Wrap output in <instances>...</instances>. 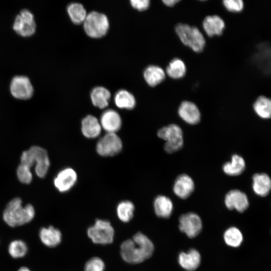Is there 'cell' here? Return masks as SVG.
Here are the masks:
<instances>
[{
  "label": "cell",
  "mask_w": 271,
  "mask_h": 271,
  "mask_svg": "<svg viewBox=\"0 0 271 271\" xmlns=\"http://www.w3.org/2000/svg\"><path fill=\"white\" fill-rule=\"evenodd\" d=\"M154 207L156 215L162 218L170 217L173 209L171 200L164 195H159L155 198Z\"/></svg>",
  "instance_id": "23"
},
{
  "label": "cell",
  "mask_w": 271,
  "mask_h": 271,
  "mask_svg": "<svg viewBox=\"0 0 271 271\" xmlns=\"http://www.w3.org/2000/svg\"><path fill=\"white\" fill-rule=\"evenodd\" d=\"M252 187L254 192L258 196L265 197L270 192L271 180L266 173H256L252 176Z\"/></svg>",
  "instance_id": "19"
},
{
  "label": "cell",
  "mask_w": 271,
  "mask_h": 271,
  "mask_svg": "<svg viewBox=\"0 0 271 271\" xmlns=\"http://www.w3.org/2000/svg\"><path fill=\"white\" fill-rule=\"evenodd\" d=\"M77 174L73 168L67 167L60 171L53 180L55 187L61 193L69 191L77 181Z\"/></svg>",
  "instance_id": "12"
},
{
  "label": "cell",
  "mask_w": 271,
  "mask_h": 271,
  "mask_svg": "<svg viewBox=\"0 0 271 271\" xmlns=\"http://www.w3.org/2000/svg\"><path fill=\"white\" fill-rule=\"evenodd\" d=\"M110 96L109 91L102 86L94 88L90 95L93 105L100 109H103L108 106Z\"/></svg>",
  "instance_id": "24"
},
{
  "label": "cell",
  "mask_w": 271,
  "mask_h": 271,
  "mask_svg": "<svg viewBox=\"0 0 271 271\" xmlns=\"http://www.w3.org/2000/svg\"><path fill=\"white\" fill-rule=\"evenodd\" d=\"M99 120L102 129L106 133H116L122 126L120 115L116 111L112 109L105 110Z\"/></svg>",
  "instance_id": "14"
},
{
  "label": "cell",
  "mask_w": 271,
  "mask_h": 271,
  "mask_svg": "<svg viewBox=\"0 0 271 271\" xmlns=\"http://www.w3.org/2000/svg\"><path fill=\"white\" fill-rule=\"evenodd\" d=\"M223 237L226 244L233 247H238L243 241V235L241 232L235 227L228 228L225 231Z\"/></svg>",
  "instance_id": "30"
},
{
  "label": "cell",
  "mask_w": 271,
  "mask_h": 271,
  "mask_svg": "<svg viewBox=\"0 0 271 271\" xmlns=\"http://www.w3.org/2000/svg\"><path fill=\"white\" fill-rule=\"evenodd\" d=\"M226 207L230 209H235L242 212L247 209L249 201L247 195L238 189H233L227 193L224 198Z\"/></svg>",
  "instance_id": "13"
},
{
  "label": "cell",
  "mask_w": 271,
  "mask_h": 271,
  "mask_svg": "<svg viewBox=\"0 0 271 271\" xmlns=\"http://www.w3.org/2000/svg\"><path fill=\"white\" fill-rule=\"evenodd\" d=\"M83 24L86 34L93 38L104 36L109 29V21L106 16L97 12L87 14Z\"/></svg>",
  "instance_id": "6"
},
{
  "label": "cell",
  "mask_w": 271,
  "mask_h": 271,
  "mask_svg": "<svg viewBox=\"0 0 271 271\" xmlns=\"http://www.w3.org/2000/svg\"><path fill=\"white\" fill-rule=\"evenodd\" d=\"M21 163L30 168L35 166L36 175L44 178L49 170L50 161L47 151L44 148L34 146L24 151L20 158Z\"/></svg>",
  "instance_id": "3"
},
{
  "label": "cell",
  "mask_w": 271,
  "mask_h": 271,
  "mask_svg": "<svg viewBox=\"0 0 271 271\" xmlns=\"http://www.w3.org/2000/svg\"><path fill=\"white\" fill-rule=\"evenodd\" d=\"M166 76L165 72L160 67L150 65L145 70L144 78L147 83L151 86H156L161 83Z\"/></svg>",
  "instance_id": "25"
},
{
  "label": "cell",
  "mask_w": 271,
  "mask_h": 271,
  "mask_svg": "<svg viewBox=\"0 0 271 271\" xmlns=\"http://www.w3.org/2000/svg\"><path fill=\"white\" fill-rule=\"evenodd\" d=\"M31 168L20 164L17 169V176L20 182L24 184H29L33 180Z\"/></svg>",
  "instance_id": "33"
},
{
  "label": "cell",
  "mask_w": 271,
  "mask_h": 271,
  "mask_svg": "<svg viewBox=\"0 0 271 271\" xmlns=\"http://www.w3.org/2000/svg\"><path fill=\"white\" fill-rule=\"evenodd\" d=\"M245 168V162L240 156L234 154L231 157L230 162L223 164L222 169L227 175L236 176L241 174Z\"/></svg>",
  "instance_id": "22"
},
{
  "label": "cell",
  "mask_w": 271,
  "mask_h": 271,
  "mask_svg": "<svg viewBox=\"0 0 271 271\" xmlns=\"http://www.w3.org/2000/svg\"><path fill=\"white\" fill-rule=\"evenodd\" d=\"M67 11L71 21L77 25L83 23L87 15L83 6L78 3H70L67 7Z\"/></svg>",
  "instance_id": "28"
},
{
  "label": "cell",
  "mask_w": 271,
  "mask_h": 271,
  "mask_svg": "<svg viewBox=\"0 0 271 271\" xmlns=\"http://www.w3.org/2000/svg\"><path fill=\"white\" fill-rule=\"evenodd\" d=\"M123 147L122 140L116 133H106L96 145V151L101 157H108L119 153Z\"/></svg>",
  "instance_id": "7"
},
{
  "label": "cell",
  "mask_w": 271,
  "mask_h": 271,
  "mask_svg": "<svg viewBox=\"0 0 271 271\" xmlns=\"http://www.w3.org/2000/svg\"><path fill=\"white\" fill-rule=\"evenodd\" d=\"M164 4L169 7L174 6L176 4L180 2L179 0H164L162 1Z\"/></svg>",
  "instance_id": "37"
},
{
  "label": "cell",
  "mask_w": 271,
  "mask_h": 271,
  "mask_svg": "<svg viewBox=\"0 0 271 271\" xmlns=\"http://www.w3.org/2000/svg\"><path fill=\"white\" fill-rule=\"evenodd\" d=\"M179 116L190 124L198 123L201 119L200 111L197 106L190 101H182L178 108Z\"/></svg>",
  "instance_id": "16"
},
{
  "label": "cell",
  "mask_w": 271,
  "mask_h": 271,
  "mask_svg": "<svg viewBox=\"0 0 271 271\" xmlns=\"http://www.w3.org/2000/svg\"><path fill=\"white\" fill-rule=\"evenodd\" d=\"M178 262L180 266L188 271H193L197 269L201 262L200 253L196 249H190L187 252H182L180 253Z\"/></svg>",
  "instance_id": "20"
},
{
  "label": "cell",
  "mask_w": 271,
  "mask_h": 271,
  "mask_svg": "<svg viewBox=\"0 0 271 271\" xmlns=\"http://www.w3.org/2000/svg\"><path fill=\"white\" fill-rule=\"evenodd\" d=\"M134 206L129 201L120 202L117 206L116 213L119 219L124 222L131 220L133 215Z\"/></svg>",
  "instance_id": "31"
},
{
  "label": "cell",
  "mask_w": 271,
  "mask_h": 271,
  "mask_svg": "<svg viewBox=\"0 0 271 271\" xmlns=\"http://www.w3.org/2000/svg\"><path fill=\"white\" fill-rule=\"evenodd\" d=\"M35 214V211L33 205L28 204L23 206L22 200L16 197L8 203L3 217L4 221L9 226L14 227L30 222L34 219Z\"/></svg>",
  "instance_id": "2"
},
{
  "label": "cell",
  "mask_w": 271,
  "mask_h": 271,
  "mask_svg": "<svg viewBox=\"0 0 271 271\" xmlns=\"http://www.w3.org/2000/svg\"><path fill=\"white\" fill-rule=\"evenodd\" d=\"M130 3L133 8L139 11H144L149 8L150 2L149 0H131Z\"/></svg>",
  "instance_id": "36"
},
{
  "label": "cell",
  "mask_w": 271,
  "mask_h": 271,
  "mask_svg": "<svg viewBox=\"0 0 271 271\" xmlns=\"http://www.w3.org/2000/svg\"><path fill=\"white\" fill-rule=\"evenodd\" d=\"M175 32L181 42L195 52H201L205 46V39L199 30L195 26L179 23L175 27Z\"/></svg>",
  "instance_id": "4"
},
{
  "label": "cell",
  "mask_w": 271,
  "mask_h": 271,
  "mask_svg": "<svg viewBox=\"0 0 271 271\" xmlns=\"http://www.w3.org/2000/svg\"><path fill=\"white\" fill-rule=\"evenodd\" d=\"M256 114L263 119H268L271 115V101L267 97L261 95L257 97L253 105Z\"/></svg>",
  "instance_id": "27"
},
{
  "label": "cell",
  "mask_w": 271,
  "mask_h": 271,
  "mask_svg": "<svg viewBox=\"0 0 271 271\" xmlns=\"http://www.w3.org/2000/svg\"><path fill=\"white\" fill-rule=\"evenodd\" d=\"M157 135L166 141L164 148L168 153H175L183 147V131L176 124H170L161 128L158 130Z\"/></svg>",
  "instance_id": "5"
},
{
  "label": "cell",
  "mask_w": 271,
  "mask_h": 271,
  "mask_svg": "<svg viewBox=\"0 0 271 271\" xmlns=\"http://www.w3.org/2000/svg\"><path fill=\"white\" fill-rule=\"evenodd\" d=\"M104 268L103 261L98 257L89 259L85 265V271H103Z\"/></svg>",
  "instance_id": "34"
},
{
  "label": "cell",
  "mask_w": 271,
  "mask_h": 271,
  "mask_svg": "<svg viewBox=\"0 0 271 271\" xmlns=\"http://www.w3.org/2000/svg\"><path fill=\"white\" fill-rule=\"evenodd\" d=\"M179 229L190 237L197 236L202 228L200 217L196 213L189 212L182 215L179 218Z\"/></svg>",
  "instance_id": "11"
},
{
  "label": "cell",
  "mask_w": 271,
  "mask_h": 271,
  "mask_svg": "<svg viewBox=\"0 0 271 271\" xmlns=\"http://www.w3.org/2000/svg\"><path fill=\"white\" fill-rule=\"evenodd\" d=\"M203 29L209 37L219 36L222 34L225 28L223 20L218 15H211L206 17L202 24Z\"/></svg>",
  "instance_id": "18"
},
{
  "label": "cell",
  "mask_w": 271,
  "mask_h": 271,
  "mask_svg": "<svg viewBox=\"0 0 271 271\" xmlns=\"http://www.w3.org/2000/svg\"><path fill=\"white\" fill-rule=\"evenodd\" d=\"M102 129L99 119L94 115H87L81 122V131L84 137L93 139L99 137Z\"/></svg>",
  "instance_id": "17"
},
{
  "label": "cell",
  "mask_w": 271,
  "mask_h": 271,
  "mask_svg": "<svg viewBox=\"0 0 271 271\" xmlns=\"http://www.w3.org/2000/svg\"><path fill=\"white\" fill-rule=\"evenodd\" d=\"M114 102L117 107L126 109H133L136 104L134 96L124 89L116 92L114 96Z\"/></svg>",
  "instance_id": "26"
},
{
  "label": "cell",
  "mask_w": 271,
  "mask_h": 271,
  "mask_svg": "<svg viewBox=\"0 0 271 271\" xmlns=\"http://www.w3.org/2000/svg\"><path fill=\"white\" fill-rule=\"evenodd\" d=\"M195 188L192 178L186 174L178 176L176 179L173 190L175 194L181 199H186L193 193Z\"/></svg>",
  "instance_id": "15"
},
{
  "label": "cell",
  "mask_w": 271,
  "mask_h": 271,
  "mask_svg": "<svg viewBox=\"0 0 271 271\" xmlns=\"http://www.w3.org/2000/svg\"><path fill=\"white\" fill-rule=\"evenodd\" d=\"M222 3L224 7L231 12H241L244 7L242 0H224Z\"/></svg>",
  "instance_id": "35"
},
{
  "label": "cell",
  "mask_w": 271,
  "mask_h": 271,
  "mask_svg": "<svg viewBox=\"0 0 271 271\" xmlns=\"http://www.w3.org/2000/svg\"><path fill=\"white\" fill-rule=\"evenodd\" d=\"M154 246L152 241L141 232H138L132 239L122 242L120 254L123 259L130 263H138L152 255Z\"/></svg>",
  "instance_id": "1"
},
{
  "label": "cell",
  "mask_w": 271,
  "mask_h": 271,
  "mask_svg": "<svg viewBox=\"0 0 271 271\" xmlns=\"http://www.w3.org/2000/svg\"><path fill=\"white\" fill-rule=\"evenodd\" d=\"M10 90L14 98L20 100L29 99L33 96L34 92L30 79L24 75H16L12 78Z\"/></svg>",
  "instance_id": "10"
},
{
  "label": "cell",
  "mask_w": 271,
  "mask_h": 271,
  "mask_svg": "<svg viewBox=\"0 0 271 271\" xmlns=\"http://www.w3.org/2000/svg\"><path fill=\"white\" fill-rule=\"evenodd\" d=\"M39 237L42 242L50 247L58 245L62 240L60 231L52 226L42 228L39 232Z\"/></svg>",
  "instance_id": "21"
},
{
  "label": "cell",
  "mask_w": 271,
  "mask_h": 271,
  "mask_svg": "<svg viewBox=\"0 0 271 271\" xmlns=\"http://www.w3.org/2000/svg\"><path fill=\"white\" fill-rule=\"evenodd\" d=\"M186 70V66L184 61L179 58H174L167 67L166 73L170 78L178 79L185 76Z\"/></svg>",
  "instance_id": "29"
},
{
  "label": "cell",
  "mask_w": 271,
  "mask_h": 271,
  "mask_svg": "<svg viewBox=\"0 0 271 271\" xmlns=\"http://www.w3.org/2000/svg\"><path fill=\"white\" fill-rule=\"evenodd\" d=\"M10 255L15 258L24 256L27 252L28 247L26 243L21 240H15L12 241L8 248Z\"/></svg>",
  "instance_id": "32"
},
{
  "label": "cell",
  "mask_w": 271,
  "mask_h": 271,
  "mask_svg": "<svg viewBox=\"0 0 271 271\" xmlns=\"http://www.w3.org/2000/svg\"><path fill=\"white\" fill-rule=\"evenodd\" d=\"M18 271H31L27 267H22L19 269Z\"/></svg>",
  "instance_id": "38"
},
{
  "label": "cell",
  "mask_w": 271,
  "mask_h": 271,
  "mask_svg": "<svg viewBox=\"0 0 271 271\" xmlns=\"http://www.w3.org/2000/svg\"><path fill=\"white\" fill-rule=\"evenodd\" d=\"M13 29L23 37L33 35L36 30V23L33 13L27 9L22 10L15 18Z\"/></svg>",
  "instance_id": "8"
},
{
  "label": "cell",
  "mask_w": 271,
  "mask_h": 271,
  "mask_svg": "<svg viewBox=\"0 0 271 271\" xmlns=\"http://www.w3.org/2000/svg\"><path fill=\"white\" fill-rule=\"evenodd\" d=\"M87 234L95 243L109 244L113 241L114 229L108 221L98 219L88 229Z\"/></svg>",
  "instance_id": "9"
}]
</instances>
